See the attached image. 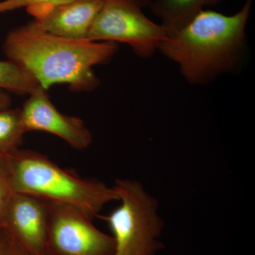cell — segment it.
<instances>
[{
	"label": "cell",
	"mask_w": 255,
	"mask_h": 255,
	"mask_svg": "<svg viewBox=\"0 0 255 255\" xmlns=\"http://www.w3.org/2000/svg\"><path fill=\"white\" fill-rule=\"evenodd\" d=\"M169 33L151 21L134 0H105L87 39L126 43L142 58L152 57Z\"/></svg>",
	"instance_id": "5"
},
{
	"label": "cell",
	"mask_w": 255,
	"mask_h": 255,
	"mask_svg": "<svg viewBox=\"0 0 255 255\" xmlns=\"http://www.w3.org/2000/svg\"><path fill=\"white\" fill-rule=\"evenodd\" d=\"M73 1L75 0H3L0 1V13L26 8L36 18L53 8Z\"/></svg>",
	"instance_id": "13"
},
{
	"label": "cell",
	"mask_w": 255,
	"mask_h": 255,
	"mask_svg": "<svg viewBox=\"0 0 255 255\" xmlns=\"http://www.w3.org/2000/svg\"><path fill=\"white\" fill-rule=\"evenodd\" d=\"M39 87L34 78L21 65L9 59L0 60V91L30 95Z\"/></svg>",
	"instance_id": "11"
},
{
	"label": "cell",
	"mask_w": 255,
	"mask_h": 255,
	"mask_svg": "<svg viewBox=\"0 0 255 255\" xmlns=\"http://www.w3.org/2000/svg\"><path fill=\"white\" fill-rule=\"evenodd\" d=\"M253 0H246L238 12L226 15L203 9L170 33L159 50L177 63L185 80L206 85L241 68L247 55L246 27Z\"/></svg>",
	"instance_id": "1"
},
{
	"label": "cell",
	"mask_w": 255,
	"mask_h": 255,
	"mask_svg": "<svg viewBox=\"0 0 255 255\" xmlns=\"http://www.w3.org/2000/svg\"><path fill=\"white\" fill-rule=\"evenodd\" d=\"M11 98L5 92L0 91V110L9 108Z\"/></svg>",
	"instance_id": "16"
},
{
	"label": "cell",
	"mask_w": 255,
	"mask_h": 255,
	"mask_svg": "<svg viewBox=\"0 0 255 255\" xmlns=\"http://www.w3.org/2000/svg\"><path fill=\"white\" fill-rule=\"evenodd\" d=\"M223 0H151L148 7L160 19L169 34L194 18L206 6H214ZM168 34V35H169Z\"/></svg>",
	"instance_id": "10"
},
{
	"label": "cell",
	"mask_w": 255,
	"mask_h": 255,
	"mask_svg": "<svg viewBox=\"0 0 255 255\" xmlns=\"http://www.w3.org/2000/svg\"><path fill=\"white\" fill-rule=\"evenodd\" d=\"M114 188L121 205L102 217L112 232L114 255H156L163 228L157 200L136 181L117 179Z\"/></svg>",
	"instance_id": "4"
},
{
	"label": "cell",
	"mask_w": 255,
	"mask_h": 255,
	"mask_svg": "<svg viewBox=\"0 0 255 255\" xmlns=\"http://www.w3.org/2000/svg\"><path fill=\"white\" fill-rule=\"evenodd\" d=\"M20 111L26 132L53 134L79 150L87 149L92 143V132L83 121L60 112L52 103L47 90L42 87L29 95Z\"/></svg>",
	"instance_id": "8"
},
{
	"label": "cell",
	"mask_w": 255,
	"mask_h": 255,
	"mask_svg": "<svg viewBox=\"0 0 255 255\" xmlns=\"http://www.w3.org/2000/svg\"><path fill=\"white\" fill-rule=\"evenodd\" d=\"M6 159L14 193L75 206L92 219L106 204L119 201L114 187L82 179L75 171L62 168L39 152L17 148L6 153Z\"/></svg>",
	"instance_id": "3"
},
{
	"label": "cell",
	"mask_w": 255,
	"mask_h": 255,
	"mask_svg": "<svg viewBox=\"0 0 255 255\" xmlns=\"http://www.w3.org/2000/svg\"><path fill=\"white\" fill-rule=\"evenodd\" d=\"M141 8L147 7L149 6L151 0H134Z\"/></svg>",
	"instance_id": "18"
},
{
	"label": "cell",
	"mask_w": 255,
	"mask_h": 255,
	"mask_svg": "<svg viewBox=\"0 0 255 255\" xmlns=\"http://www.w3.org/2000/svg\"><path fill=\"white\" fill-rule=\"evenodd\" d=\"M105 0H75L49 10L29 23L36 29L70 39H87Z\"/></svg>",
	"instance_id": "9"
},
{
	"label": "cell",
	"mask_w": 255,
	"mask_h": 255,
	"mask_svg": "<svg viewBox=\"0 0 255 255\" xmlns=\"http://www.w3.org/2000/svg\"><path fill=\"white\" fill-rule=\"evenodd\" d=\"M4 52L48 90L67 85L74 92H90L100 85L94 67L110 61L118 48L112 42L70 39L45 33L28 23L10 31Z\"/></svg>",
	"instance_id": "2"
},
{
	"label": "cell",
	"mask_w": 255,
	"mask_h": 255,
	"mask_svg": "<svg viewBox=\"0 0 255 255\" xmlns=\"http://www.w3.org/2000/svg\"><path fill=\"white\" fill-rule=\"evenodd\" d=\"M48 201L14 193L5 210L1 231L31 255H49Z\"/></svg>",
	"instance_id": "7"
},
{
	"label": "cell",
	"mask_w": 255,
	"mask_h": 255,
	"mask_svg": "<svg viewBox=\"0 0 255 255\" xmlns=\"http://www.w3.org/2000/svg\"><path fill=\"white\" fill-rule=\"evenodd\" d=\"M49 255H114L112 236L101 231L92 218L75 206L48 202Z\"/></svg>",
	"instance_id": "6"
},
{
	"label": "cell",
	"mask_w": 255,
	"mask_h": 255,
	"mask_svg": "<svg viewBox=\"0 0 255 255\" xmlns=\"http://www.w3.org/2000/svg\"><path fill=\"white\" fill-rule=\"evenodd\" d=\"M5 236H6V235H5ZM6 255H31L21 249L14 242L10 240L6 236Z\"/></svg>",
	"instance_id": "15"
},
{
	"label": "cell",
	"mask_w": 255,
	"mask_h": 255,
	"mask_svg": "<svg viewBox=\"0 0 255 255\" xmlns=\"http://www.w3.org/2000/svg\"><path fill=\"white\" fill-rule=\"evenodd\" d=\"M14 191L10 182L6 153H0V231L5 210Z\"/></svg>",
	"instance_id": "14"
},
{
	"label": "cell",
	"mask_w": 255,
	"mask_h": 255,
	"mask_svg": "<svg viewBox=\"0 0 255 255\" xmlns=\"http://www.w3.org/2000/svg\"><path fill=\"white\" fill-rule=\"evenodd\" d=\"M25 133L20 109L0 110V153L19 148Z\"/></svg>",
	"instance_id": "12"
},
{
	"label": "cell",
	"mask_w": 255,
	"mask_h": 255,
	"mask_svg": "<svg viewBox=\"0 0 255 255\" xmlns=\"http://www.w3.org/2000/svg\"><path fill=\"white\" fill-rule=\"evenodd\" d=\"M0 255H6V236L1 231H0Z\"/></svg>",
	"instance_id": "17"
}]
</instances>
